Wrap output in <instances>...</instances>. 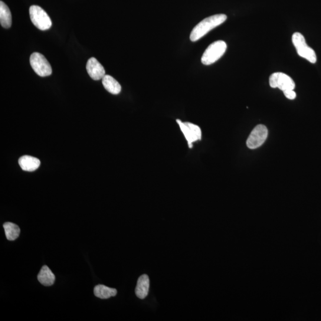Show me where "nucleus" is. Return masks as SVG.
<instances>
[{
	"label": "nucleus",
	"mask_w": 321,
	"mask_h": 321,
	"mask_svg": "<svg viewBox=\"0 0 321 321\" xmlns=\"http://www.w3.org/2000/svg\"><path fill=\"white\" fill-rule=\"evenodd\" d=\"M227 19V16L225 15L219 14L209 16L203 20L193 28L190 39L192 42L199 40L212 29L223 24Z\"/></svg>",
	"instance_id": "f257e3e1"
},
{
	"label": "nucleus",
	"mask_w": 321,
	"mask_h": 321,
	"mask_svg": "<svg viewBox=\"0 0 321 321\" xmlns=\"http://www.w3.org/2000/svg\"><path fill=\"white\" fill-rule=\"evenodd\" d=\"M227 45L223 41L213 42L206 48L201 58L203 64L208 65L215 63L219 58L223 56Z\"/></svg>",
	"instance_id": "f03ea898"
},
{
	"label": "nucleus",
	"mask_w": 321,
	"mask_h": 321,
	"mask_svg": "<svg viewBox=\"0 0 321 321\" xmlns=\"http://www.w3.org/2000/svg\"><path fill=\"white\" fill-rule=\"evenodd\" d=\"M292 42L299 56L305 58L311 63H316L317 57L315 52L307 45L305 38L302 34L294 33L292 36Z\"/></svg>",
	"instance_id": "7ed1b4c3"
},
{
	"label": "nucleus",
	"mask_w": 321,
	"mask_h": 321,
	"mask_svg": "<svg viewBox=\"0 0 321 321\" xmlns=\"http://www.w3.org/2000/svg\"><path fill=\"white\" fill-rule=\"evenodd\" d=\"M29 14L33 24L41 31H46L51 27V20L47 13L38 6H32Z\"/></svg>",
	"instance_id": "20e7f679"
},
{
	"label": "nucleus",
	"mask_w": 321,
	"mask_h": 321,
	"mask_svg": "<svg viewBox=\"0 0 321 321\" xmlns=\"http://www.w3.org/2000/svg\"><path fill=\"white\" fill-rule=\"evenodd\" d=\"M30 63L33 70L39 76H48L52 73V68L50 63L43 55L38 52H34L31 55Z\"/></svg>",
	"instance_id": "39448f33"
},
{
	"label": "nucleus",
	"mask_w": 321,
	"mask_h": 321,
	"mask_svg": "<svg viewBox=\"0 0 321 321\" xmlns=\"http://www.w3.org/2000/svg\"><path fill=\"white\" fill-rule=\"evenodd\" d=\"M180 129L184 135L190 148H192V144L202 138V131L201 128L196 124L189 123H183L180 120H177Z\"/></svg>",
	"instance_id": "423d86ee"
},
{
	"label": "nucleus",
	"mask_w": 321,
	"mask_h": 321,
	"mask_svg": "<svg viewBox=\"0 0 321 321\" xmlns=\"http://www.w3.org/2000/svg\"><path fill=\"white\" fill-rule=\"evenodd\" d=\"M268 131L266 126L260 124L255 127L249 136L247 145L249 148L255 149L263 145L267 139Z\"/></svg>",
	"instance_id": "0eeeda50"
},
{
	"label": "nucleus",
	"mask_w": 321,
	"mask_h": 321,
	"mask_svg": "<svg viewBox=\"0 0 321 321\" xmlns=\"http://www.w3.org/2000/svg\"><path fill=\"white\" fill-rule=\"evenodd\" d=\"M269 83L273 88H278L283 92L289 90H294L296 85L294 81L287 74L277 72L272 74L270 77Z\"/></svg>",
	"instance_id": "6e6552de"
},
{
	"label": "nucleus",
	"mask_w": 321,
	"mask_h": 321,
	"mask_svg": "<svg viewBox=\"0 0 321 321\" xmlns=\"http://www.w3.org/2000/svg\"><path fill=\"white\" fill-rule=\"evenodd\" d=\"M87 70L90 77L95 81L103 79L106 75L104 67L96 58L92 57L88 60Z\"/></svg>",
	"instance_id": "1a4fd4ad"
},
{
	"label": "nucleus",
	"mask_w": 321,
	"mask_h": 321,
	"mask_svg": "<svg viewBox=\"0 0 321 321\" xmlns=\"http://www.w3.org/2000/svg\"><path fill=\"white\" fill-rule=\"evenodd\" d=\"M19 165L21 168L26 172H34L40 166L41 162L39 159L32 156L24 155L19 159Z\"/></svg>",
	"instance_id": "9d476101"
},
{
	"label": "nucleus",
	"mask_w": 321,
	"mask_h": 321,
	"mask_svg": "<svg viewBox=\"0 0 321 321\" xmlns=\"http://www.w3.org/2000/svg\"><path fill=\"white\" fill-rule=\"evenodd\" d=\"M149 278L146 274H143L137 280L135 289L136 295L140 299H144L148 296L149 290Z\"/></svg>",
	"instance_id": "9b49d317"
},
{
	"label": "nucleus",
	"mask_w": 321,
	"mask_h": 321,
	"mask_svg": "<svg viewBox=\"0 0 321 321\" xmlns=\"http://www.w3.org/2000/svg\"><path fill=\"white\" fill-rule=\"evenodd\" d=\"M38 280L43 286H51L55 282V277L50 268L47 265H44L38 275Z\"/></svg>",
	"instance_id": "f8f14e48"
},
{
	"label": "nucleus",
	"mask_w": 321,
	"mask_h": 321,
	"mask_svg": "<svg viewBox=\"0 0 321 321\" xmlns=\"http://www.w3.org/2000/svg\"><path fill=\"white\" fill-rule=\"evenodd\" d=\"M102 83L105 89L111 94L117 95L122 91V87L120 84L110 75H105Z\"/></svg>",
	"instance_id": "ddd939ff"
},
{
	"label": "nucleus",
	"mask_w": 321,
	"mask_h": 321,
	"mask_svg": "<svg viewBox=\"0 0 321 321\" xmlns=\"http://www.w3.org/2000/svg\"><path fill=\"white\" fill-rule=\"evenodd\" d=\"M12 23L11 11L4 2H0V24L3 28L9 29L11 27Z\"/></svg>",
	"instance_id": "4468645a"
},
{
	"label": "nucleus",
	"mask_w": 321,
	"mask_h": 321,
	"mask_svg": "<svg viewBox=\"0 0 321 321\" xmlns=\"http://www.w3.org/2000/svg\"><path fill=\"white\" fill-rule=\"evenodd\" d=\"M94 292L95 296L101 299H109L111 297L117 295V291L116 289L110 288L104 285H97L94 287Z\"/></svg>",
	"instance_id": "2eb2a0df"
},
{
	"label": "nucleus",
	"mask_w": 321,
	"mask_h": 321,
	"mask_svg": "<svg viewBox=\"0 0 321 321\" xmlns=\"http://www.w3.org/2000/svg\"><path fill=\"white\" fill-rule=\"evenodd\" d=\"M5 228V234L8 240L13 241L17 239L21 232V229L19 226L11 222H5L3 225Z\"/></svg>",
	"instance_id": "dca6fc26"
},
{
	"label": "nucleus",
	"mask_w": 321,
	"mask_h": 321,
	"mask_svg": "<svg viewBox=\"0 0 321 321\" xmlns=\"http://www.w3.org/2000/svg\"><path fill=\"white\" fill-rule=\"evenodd\" d=\"M284 95L288 99L293 100L295 99L296 94L294 90H289L283 91Z\"/></svg>",
	"instance_id": "f3484780"
}]
</instances>
